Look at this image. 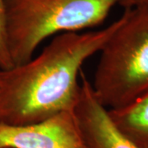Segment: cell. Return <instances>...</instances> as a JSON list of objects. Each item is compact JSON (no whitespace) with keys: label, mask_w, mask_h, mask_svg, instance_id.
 <instances>
[{"label":"cell","mask_w":148,"mask_h":148,"mask_svg":"<svg viewBox=\"0 0 148 148\" xmlns=\"http://www.w3.org/2000/svg\"><path fill=\"white\" fill-rule=\"evenodd\" d=\"M120 17L96 31L58 35L36 57L0 70V123L25 125L73 110L85 62L101 51Z\"/></svg>","instance_id":"cell-1"},{"label":"cell","mask_w":148,"mask_h":148,"mask_svg":"<svg viewBox=\"0 0 148 148\" xmlns=\"http://www.w3.org/2000/svg\"><path fill=\"white\" fill-rule=\"evenodd\" d=\"M99 53L90 84L106 109H120L147 94L148 8L125 9Z\"/></svg>","instance_id":"cell-2"},{"label":"cell","mask_w":148,"mask_h":148,"mask_svg":"<svg viewBox=\"0 0 148 148\" xmlns=\"http://www.w3.org/2000/svg\"><path fill=\"white\" fill-rule=\"evenodd\" d=\"M14 66L25 64L49 37L103 23L119 0H5Z\"/></svg>","instance_id":"cell-3"},{"label":"cell","mask_w":148,"mask_h":148,"mask_svg":"<svg viewBox=\"0 0 148 148\" xmlns=\"http://www.w3.org/2000/svg\"><path fill=\"white\" fill-rule=\"evenodd\" d=\"M0 148H88L73 110L25 125L0 123Z\"/></svg>","instance_id":"cell-4"},{"label":"cell","mask_w":148,"mask_h":148,"mask_svg":"<svg viewBox=\"0 0 148 148\" xmlns=\"http://www.w3.org/2000/svg\"><path fill=\"white\" fill-rule=\"evenodd\" d=\"M73 111L88 148H140L117 127L83 73L80 74L79 94Z\"/></svg>","instance_id":"cell-5"},{"label":"cell","mask_w":148,"mask_h":148,"mask_svg":"<svg viewBox=\"0 0 148 148\" xmlns=\"http://www.w3.org/2000/svg\"><path fill=\"white\" fill-rule=\"evenodd\" d=\"M112 120L140 148H148V93L120 109L109 110Z\"/></svg>","instance_id":"cell-6"},{"label":"cell","mask_w":148,"mask_h":148,"mask_svg":"<svg viewBox=\"0 0 148 148\" xmlns=\"http://www.w3.org/2000/svg\"><path fill=\"white\" fill-rule=\"evenodd\" d=\"M14 67L11 57L5 0H0V70H8Z\"/></svg>","instance_id":"cell-7"},{"label":"cell","mask_w":148,"mask_h":148,"mask_svg":"<svg viewBox=\"0 0 148 148\" xmlns=\"http://www.w3.org/2000/svg\"><path fill=\"white\" fill-rule=\"evenodd\" d=\"M119 4L125 9L136 8H148V0H119Z\"/></svg>","instance_id":"cell-8"}]
</instances>
